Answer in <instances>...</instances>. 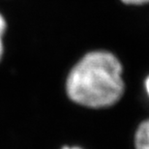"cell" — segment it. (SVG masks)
<instances>
[{
	"mask_svg": "<svg viewBox=\"0 0 149 149\" xmlns=\"http://www.w3.org/2000/svg\"><path fill=\"white\" fill-rule=\"evenodd\" d=\"M123 67L107 50H93L83 56L68 74L66 91L73 102L83 107H111L124 93Z\"/></svg>",
	"mask_w": 149,
	"mask_h": 149,
	"instance_id": "6da1fadb",
	"label": "cell"
},
{
	"mask_svg": "<svg viewBox=\"0 0 149 149\" xmlns=\"http://www.w3.org/2000/svg\"><path fill=\"white\" fill-rule=\"evenodd\" d=\"M135 142L136 149H149V119L139 125Z\"/></svg>",
	"mask_w": 149,
	"mask_h": 149,
	"instance_id": "7a4b0ae2",
	"label": "cell"
},
{
	"mask_svg": "<svg viewBox=\"0 0 149 149\" xmlns=\"http://www.w3.org/2000/svg\"><path fill=\"white\" fill-rule=\"evenodd\" d=\"M6 20L4 19V17L0 14V61H1V58L3 56V52H4V47H3V35L5 33L6 30Z\"/></svg>",
	"mask_w": 149,
	"mask_h": 149,
	"instance_id": "3957f363",
	"label": "cell"
},
{
	"mask_svg": "<svg viewBox=\"0 0 149 149\" xmlns=\"http://www.w3.org/2000/svg\"><path fill=\"white\" fill-rule=\"evenodd\" d=\"M121 1L127 5H142L149 3V0H121Z\"/></svg>",
	"mask_w": 149,
	"mask_h": 149,
	"instance_id": "277c9868",
	"label": "cell"
},
{
	"mask_svg": "<svg viewBox=\"0 0 149 149\" xmlns=\"http://www.w3.org/2000/svg\"><path fill=\"white\" fill-rule=\"evenodd\" d=\"M145 87H146V90H147V93L149 95V77H147L146 81H145Z\"/></svg>",
	"mask_w": 149,
	"mask_h": 149,
	"instance_id": "5b68a950",
	"label": "cell"
},
{
	"mask_svg": "<svg viewBox=\"0 0 149 149\" xmlns=\"http://www.w3.org/2000/svg\"><path fill=\"white\" fill-rule=\"evenodd\" d=\"M63 149H79V148H68V147H64Z\"/></svg>",
	"mask_w": 149,
	"mask_h": 149,
	"instance_id": "8992f818",
	"label": "cell"
}]
</instances>
